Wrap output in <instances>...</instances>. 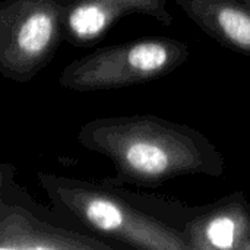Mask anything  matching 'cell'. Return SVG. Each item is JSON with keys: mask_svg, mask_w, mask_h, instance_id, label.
I'll return each instance as SVG.
<instances>
[{"mask_svg": "<svg viewBox=\"0 0 250 250\" xmlns=\"http://www.w3.org/2000/svg\"><path fill=\"white\" fill-rule=\"evenodd\" d=\"M78 142L108 158L122 180L145 188L183 176L220 177L226 170L223 154L205 135L155 114L92 119L79 129Z\"/></svg>", "mask_w": 250, "mask_h": 250, "instance_id": "6da1fadb", "label": "cell"}, {"mask_svg": "<svg viewBox=\"0 0 250 250\" xmlns=\"http://www.w3.org/2000/svg\"><path fill=\"white\" fill-rule=\"evenodd\" d=\"M37 179L56 208L100 236L135 249H189L182 229L142 209L114 183L42 171Z\"/></svg>", "mask_w": 250, "mask_h": 250, "instance_id": "7a4b0ae2", "label": "cell"}, {"mask_svg": "<svg viewBox=\"0 0 250 250\" xmlns=\"http://www.w3.org/2000/svg\"><path fill=\"white\" fill-rule=\"evenodd\" d=\"M190 56L189 45L170 37H144L105 45L70 62L59 76L69 91L94 92L161 79Z\"/></svg>", "mask_w": 250, "mask_h": 250, "instance_id": "3957f363", "label": "cell"}, {"mask_svg": "<svg viewBox=\"0 0 250 250\" xmlns=\"http://www.w3.org/2000/svg\"><path fill=\"white\" fill-rule=\"evenodd\" d=\"M70 0H3L0 3V75L25 83L54 59L64 41Z\"/></svg>", "mask_w": 250, "mask_h": 250, "instance_id": "277c9868", "label": "cell"}, {"mask_svg": "<svg viewBox=\"0 0 250 250\" xmlns=\"http://www.w3.org/2000/svg\"><path fill=\"white\" fill-rule=\"evenodd\" d=\"M170 0H70L66 12L64 41L75 47L97 44L125 16H146L170 26Z\"/></svg>", "mask_w": 250, "mask_h": 250, "instance_id": "5b68a950", "label": "cell"}, {"mask_svg": "<svg viewBox=\"0 0 250 250\" xmlns=\"http://www.w3.org/2000/svg\"><path fill=\"white\" fill-rule=\"evenodd\" d=\"M1 250H113L114 245L76 230L53 226L26 208L1 199Z\"/></svg>", "mask_w": 250, "mask_h": 250, "instance_id": "8992f818", "label": "cell"}, {"mask_svg": "<svg viewBox=\"0 0 250 250\" xmlns=\"http://www.w3.org/2000/svg\"><path fill=\"white\" fill-rule=\"evenodd\" d=\"M190 250H250V208L242 192L192 209L182 229Z\"/></svg>", "mask_w": 250, "mask_h": 250, "instance_id": "52a82bcc", "label": "cell"}, {"mask_svg": "<svg viewBox=\"0 0 250 250\" xmlns=\"http://www.w3.org/2000/svg\"><path fill=\"white\" fill-rule=\"evenodd\" d=\"M207 35L250 57V7L243 0H173Z\"/></svg>", "mask_w": 250, "mask_h": 250, "instance_id": "ba28073f", "label": "cell"}, {"mask_svg": "<svg viewBox=\"0 0 250 250\" xmlns=\"http://www.w3.org/2000/svg\"><path fill=\"white\" fill-rule=\"evenodd\" d=\"M243 1H245V3H246V4L250 7V0H243Z\"/></svg>", "mask_w": 250, "mask_h": 250, "instance_id": "9c48e42d", "label": "cell"}]
</instances>
